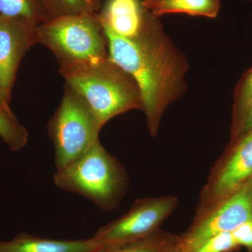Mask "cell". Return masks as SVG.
Listing matches in <instances>:
<instances>
[{
	"instance_id": "6da1fadb",
	"label": "cell",
	"mask_w": 252,
	"mask_h": 252,
	"mask_svg": "<svg viewBox=\"0 0 252 252\" xmlns=\"http://www.w3.org/2000/svg\"><path fill=\"white\" fill-rule=\"evenodd\" d=\"M104 31L108 39L109 59L137 82L149 133L156 137L165 111L187 90L186 76L190 66L187 56L149 10L142 29L134 37Z\"/></svg>"
},
{
	"instance_id": "7a4b0ae2",
	"label": "cell",
	"mask_w": 252,
	"mask_h": 252,
	"mask_svg": "<svg viewBox=\"0 0 252 252\" xmlns=\"http://www.w3.org/2000/svg\"><path fill=\"white\" fill-rule=\"evenodd\" d=\"M60 73L65 86L85 101L102 126L119 114L143 111L137 82L109 59L60 69Z\"/></svg>"
},
{
	"instance_id": "3957f363",
	"label": "cell",
	"mask_w": 252,
	"mask_h": 252,
	"mask_svg": "<svg viewBox=\"0 0 252 252\" xmlns=\"http://www.w3.org/2000/svg\"><path fill=\"white\" fill-rule=\"evenodd\" d=\"M55 185L80 194L104 211L117 208L127 190L124 167L97 140L70 165L56 170Z\"/></svg>"
},
{
	"instance_id": "277c9868",
	"label": "cell",
	"mask_w": 252,
	"mask_h": 252,
	"mask_svg": "<svg viewBox=\"0 0 252 252\" xmlns=\"http://www.w3.org/2000/svg\"><path fill=\"white\" fill-rule=\"evenodd\" d=\"M38 43L53 53L61 69L109 59L108 39L98 14L54 18L38 25Z\"/></svg>"
},
{
	"instance_id": "5b68a950",
	"label": "cell",
	"mask_w": 252,
	"mask_h": 252,
	"mask_svg": "<svg viewBox=\"0 0 252 252\" xmlns=\"http://www.w3.org/2000/svg\"><path fill=\"white\" fill-rule=\"evenodd\" d=\"M102 126L85 101L65 86L59 107L48 124L56 170L70 165L99 140Z\"/></svg>"
},
{
	"instance_id": "8992f818",
	"label": "cell",
	"mask_w": 252,
	"mask_h": 252,
	"mask_svg": "<svg viewBox=\"0 0 252 252\" xmlns=\"http://www.w3.org/2000/svg\"><path fill=\"white\" fill-rule=\"evenodd\" d=\"M252 219V180L201 213L195 214L191 225L177 236L175 248L190 252L208 239L226 232Z\"/></svg>"
},
{
	"instance_id": "52a82bcc",
	"label": "cell",
	"mask_w": 252,
	"mask_h": 252,
	"mask_svg": "<svg viewBox=\"0 0 252 252\" xmlns=\"http://www.w3.org/2000/svg\"><path fill=\"white\" fill-rule=\"evenodd\" d=\"M178 204L174 195L138 199L128 211L101 227L92 238L103 250L146 238L159 230Z\"/></svg>"
},
{
	"instance_id": "ba28073f",
	"label": "cell",
	"mask_w": 252,
	"mask_h": 252,
	"mask_svg": "<svg viewBox=\"0 0 252 252\" xmlns=\"http://www.w3.org/2000/svg\"><path fill=\"white\" fill-rule=\"evenodd\" d=\"M252 180V129L232 139L212 167L199 197L201 213Z\"/></svg>"
},
{
	"instance_id": "9c48e42d",
	"label": "cell",
	"mask_w": 252,
	"mask_h": 252,
	"mask_svg": "<svg viewBox=\"0 0 252 252\" xmlns=\"http://www.w3.org/2000/svg\"><path fill=\"white\" fill-rule=\"evenodd\" d=\"M37 26L0 15V91L9 102L20 63L38 43Z\"/></svg>"
},
{
	"instance_id": "30bf717a",
	"label": "cell",
	"mask_w": 252,
	"mask_h": 252,
	"mask_svg": "<svg viewBox=\"0 0 252 252\" xmlns=\"http://www.w3.org/2000/svg\"><path fill=\"white\" fill-rule=\"evenodd\" d=\"M149 13L142 0H108L98 13L102 27L124 38H132L142 29Z\"/></svg>"
},
{
	"instance_id": "8fae6325",
	"label": "cell",
	"mask_w": 252,
	"mask_h": 252,
	"mask_svg": "<svg viewBox=\"0 0 252 252\" xmlns=\"http://www.w3.org/2000/svg\"><path fill=\"white\" fill-rule=\"evenodd\" d=\"M102 250L93 238L55 240L21 233L12 240H0V252H100Z\"/></svg>"
},
{
	"instance_id": "7c38bea8",
	"label": "cell",
	"mask_w": 252,
	"mask_h": 252,
	"mask_svg": "<svg viewBox=\"0 0 252 252\" xmlns=\"http://www.w3.org/2000/svg\"><path fill=\"white\" fill-rule=\"evenodd\" d=\"M142 4L158 18L166 14H185L215 18L220 9V0H161L152 3L142 0Z\"/></svg>"
},
{
	"instance_id": "4fadbf2b",
	"label": "cell",
	"mask_w": 252,
	"mask_h": 252,
	"mask_svg": "<svg viewBox=\"0 0 252 252\" xmlns=\"http://www.w3.org/2000/svg\"><path fill=\"white\" fill-rule=\"evenodd\" d=\"M0 15L21 18L36 25L50 20L41 0H0Z\"/></svg>"
},
{
	"instance_id": "5bb4252c",
	"label": "cell",
	"mask_w": 252,
	"mask_h": 252,
	"mask_svg": "<svg viewBox=\"0 0 252 252\" xmlns=\"http://www.w3.org/2000/svg\"><path fill=\"white\" fill-rule=\"evenodd\" d=\"M103 0H41L50 20L68 16L98 14Z\"/></svg>"
},
{
	"instance_id": "9a60e30c",
	"label": "cell",
	"mask_w": 252,
	"mask_h": 252,
	"mask_svg": "<svg viewBox=\"0 0 252 252\" xmlns=\"http://www.w3.org/2000/svg\"><path fill=\"white\" fill-rule=\"evenodd\" d=\"M177 235L158 230L146 238L100 252H169L177 242Z\"/></svg>"
},
{
	"instance_id": "2e32d148",
	"label": "cell",
	"mask_w": 252,
	"mask_h": 252,
	"mask_svg": "<svg viewBox=\"0 0 252 252\" xmlns=\"http://www.w3.org/2000/svg\"><path fill=\"white\" fill-rule=\"evenodd\" d=\"M28 129L18 120L11 108L0 106V137L13 152L21 150L28 143Z\"/></svg>"
},
{
	"instance_id": "e0dca14e",
	"label": "cell",
	"mask_w": 252,
	"mask_h": 252,
	"mask_svg": "<svg viewBox=\"0 0 252 252\" xmlns=\"http://www.w3.org/2000/svg\"><path fill=\"white\" fill-rule=\"evenodd\" d=\"M252 100V67L245 73L235 86L233 94V121L238 122Z\"/></svg>"
},
{
	"instance_id": "ac0fdd59",
	"label": "cell",
	"mask_w": 252,
	"mask_h": 252,
	"mask_svg": "<svg viewBox=\"0 0 252 252\" xmlns=\"http://www.w3.org/2000/svg\"><path fill=\"white\" fill-rule=\"evenodd\" d=\"M238 247L231 232H226L208 239L190 252H230Z\"/></svg>"
},
{
	"instance_id": "d6986e66",
	"label": "cell",
	"mask_w": 252,
	"mask_h": 252,
	"mask_svg": "<svg viewBox=\"0 0 252 252\" xmlns=\"http://www.w3.org/2000/svg\"><path fill=\"white\" fill-rule=\"evenodd\" d=\"M231 234L238 247L244 246L252 250V219L237 227Z\"/></svg>"
},
{
	"instance_id": "ffe728a7",
	"label": "cell",
	"mask_w": 252,
	"mask_h": 252,
	"mask_svg": "<svg viewBox=\"0 0 252 252\" xmlns=\"http://www.w3.org/2000/svg\"><path fill=\"white\" fill-rule=\"evenodd\" d=\"M252 129V100L241 118L231 126V140Z\"/></svg>"
},
{
	"instance_id": "44dd1931",
	"label": "cell",
	"mask_w": 252,
	"mask_h": 252,
	"mask_svg": "<svg viewBox=\"0 0 252 252\" xmlns=\"http://www.w3.org/2000/svg\"><path fill=\"white\" fill-rule=\"evenodd\" d=\"M0 106L3 107H6V108L10 107L9 102L5 99L1 91H0Z\"/></svg>"
},
{
	"instance_id": "7402d4cb",
	"label": "cell",
	"mask_w": 252,
	"mask_h": 252,
	"mask_svg": "<svg viewBox=\"0 0 252 252\" xmlns=\"http://www.w3.org/2000/svg\"><path fill=\"white\" fill-rule=\"evenodd\" d=\"M161 1V0H143L144 2L145 3H152L155 2V1Z\"/></svg>"
},
{
	"instance_id": "603a6c76",
	"label": "cell",
	"mask_w": 252,
	"mask_h": 252,
	"mask_svg": "<svg viewBox=\"0 0 252 252\" xmlns=\"http://www.w3.org/2000/svg\"><path fill=\"white\" fill-rule=\"evenodd\" d=\"M176 244V243H175ZM175 245H174V247L173 248H172V250H170V252H177V250H175Z\"/></svg>"
},
{
	"instance_id": "cb8c5ba5",
	"label": "cell",
	"mask_w": 252,
	"mask_h": 252,
	"mask_svg": "<svg viewBox=\"0 0 252 252\" xmlns=\"http://www.w3.org/2000/svg\"><path fill=\"white\" fill-rule=\"evenodd\" d=\"M250 1H252V0H250Z\"/></svg>"
}]
</instances>
